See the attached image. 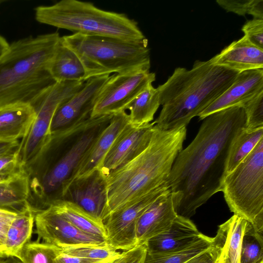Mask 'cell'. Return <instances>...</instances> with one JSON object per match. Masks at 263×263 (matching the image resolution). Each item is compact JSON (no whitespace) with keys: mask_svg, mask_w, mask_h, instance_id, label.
I'll use <instances>...</instances> for the list:
<instances>
[{"mask_svg":"<svg viewBox=\"0 0 263 263\" xmlns=\"http://www.w3.org/2000/svg\"><path fill=\"white\" fill-rule=\"evenodd\" d=\"M245 122L240 106L213 113L203 119L195 138L179 153L166 181L177 215L190 219L221 192L231 144Z\"/></svg>","mask_w":263,"mask_h":263,"instance_id":"obj_1","label":"cell"},{"mask_svg":"<svg viewBox=\"0 0 263 263\" xmlns=\"http://www.w3.org/2000/svg\"><path fill=\"white\" fill-rule=\"evenodd\" d=\"M186 127L161 130L154 126L147 146L137 156L106 177L103 222L111 214L135 203L166 182L183 149Z\"/></svg>","mask_w":263,"mask_h":263,"instance_id":"obj_2","label":"cell"},{"mask_svg":"<svg viewBox=\"0 0 263 263\" xmlns=\"http://www.w3.org/2000/svg\"><path fill=\"white\" fill-rule=\"evenodd\" d=\"M239 72L215 65L211 60L196 61L192 68H175L157 88L162 109L154 125L168 130L186 127L233 82Z\"/></svg>","mask_w":263,"mask_h":263,"instance_id":"obj_3","label":"cell"},{"mask_svg":"<svg viewBox=\"0 0 263 263\" xmlns=\"http://www.w3.org/2000/svg\"><path fill=\"white\" fill-rule=\"evenodd\" d=\"M58 32L14 41L0 58V107L32 105L55 82L49 66L60 41Z\"/></svg>","mask_w":263,"mask_h":263,"instance_id":"obj_4","label":"cell"},{"mask_svg":"<svg viewBox=\"0 0 263 263\" xmlns=\"http://www.w3.org/2000/svg\"><path fill=\"white\" fill-rule=\"evenodd\" d=\"M35 17L40 23L73 33L130 42L147 40L134 20L124 13L102 10L90 2L62 0L51 6H38Z\"/></svg>","mask_w":263,"mask_h":263,"instance_id":"obj_5","label":"cell"},{"mask_svg":"<svg viewBox=\"0 0 263 263\" xmlns=\"http://www.w3.org/2000/svg\"><path fill=\"white\" fill-rule=\"evenodd\" d=\"M61 42L78 57L89 78L148 71L151 67L148 40L130 42L78 33L61 36Z\"/></svg>","mask_w":263,"mask_h":263,"instance_id":"obj_6","label":"cell"},{"mask_svg":"<svg viewBox=\"0 0 263 263\" xmlns=\"http://www.w3.org/2000/svg\"><path fill=\"white\" fill-rule=\"evenodd\" d=\"M221 192L230 211L263 234V138L225 176Z\"/></svg>","mask_w":263,"mask_h":263,"instance_id":"obj_7","label":"cell"},{"mask_svg":"<svg viewBox=\"0 0 263 263\" xmlns=\"http://www.w3.org/2000/svg\"><path fill=\"white\" fill-rule=\"evenodd\" d=\"M84 83L55 82L31 105L35 117L17 151V164L21 170L26 173L40 157L50 140L51 124L56 110L79 90Z\"/></svg>","mask_w":263,"mask_h":263,"instance_id":"obj_8","label":"cell"},{"mask_svg":"<svg viewBox=\"0 0 263 263\" xmlns=\"http://www.w3.org/2000/svg\"><path fill=\"white\" fill-rule=\"evenodd\" d=\"M155 80V73L149 70L110 75L96 98L90 117L126 111L134 99Z\"/></svg>","mask_w":263,"mask_h":263,"instance_id":"obj_9","label":"cell"},{"mask_svg":"<svg viewBox=\"0 0 263 263\" xmlns=\"http://www.w3.org/2000/svg\"><path fill=\"white\" fill-rule=\"evenodd\" d=\"M171 191L167 182L140 200L109 215L104 221L106 242L116 250H128L137 246L136 226L148 208L160 196Z\"/></svg>","mask_w":263,"mask_h":263,"instance_id":"obj_10","label":"cell"},{"mask_svg":"<svg viewBox=\"0 0 263 263\" xmlns=\"http://www.w3.org/2000/svg\"><path fill=\"white\" fill-rule=\"evenodd\" d=\"M128 123L126 111L113 116L108 125L95 137L70 176L63 183L61 187L63 196L73 184L85 180L99 170L116 138Z\"/></svg>","mask_w":263,"mask_h":263,"instance_id":"obj_11","label":"cell"},{"mask_svg":"<svg viewBox=\"0 0 263 263\" xmlns=\"http://www.w3.org/2000/svg\"><path fill=\"white\" fill-rule=\"evenodd\" d=\"M34 222L38 240L62 249L107 244L105 240L80 231L50 207L36 212Z\"/></svg>","mask_w":263,"mask_h":263,"instance_id":"obj_12","label":"cell"},{"mask_svg":"<svg viewBox=\"0 0 263 263\" xmlns=\"http://www.w3.org/2000/svg\"><path fill=\"white\" fill-rule=\"evenodd\" d=\"M154 126V122L138 127L128 123L116 138L98 171L106 177L140 154L149 144Z\"/></svg>","mask_w":263,"mask_h":263,"instance_id":"obj_13","label":"cell"},{"mask_svg":"<svg viewBox=\"0 0 263 263\" xmlns=\"http://www.w3.org/2000/svg\"><path fill=\"white\" fill-rule=\"evenodd\" d=\"M110 76L89 78L79 90L62 103L52 118L51 133L90 117L96 98Z\"/></svg>","mask_w":263,"mask_h":263,"instance_id":"obj_14","label":"cell"},{"mask_svg":"<svg viewBox=\"0 0 263 263\" xmlns=\"http://www.w3.org/2000/svg\"><path fill=\"white\" fill-rule=\"evenodd\" d=\"M263 91V69L239 72L232 84L199 115L203 120L209 115L234 106H240Z\"/></svg>","mask_w":263,"mask_h":263,"instance_id":"obj_15","label":"cell"},{"mask_svg":"<svg viewBox=\"0 0 263 263\" xmlns=\"http://www.w3.org/2000/svg\"><path fill=\"white\" fill-rule=\"evenodd\" d=\"M169 191L158 197L143 213L136 226L137 245L167 230L177 217Z\"/></svg>","mask_w":263,"mask_h":263,"instance_id":"obj_16","label":"cell"},{"mask_svg":"<svg viewBox=\"0 0 263 263\" xmlns=\"http://www.w3.org/2000/svg\"><path fill=\"white\" fill-rule=\"evenodd\" d=\"M248 222L234 214L218 226L211 248L215 263H240L242 240Z\"/></svg>","mask_w":263,"mask_h":263,"instance_id":"obj_17","label":"cell"},{"mask_svg":"<svg viewBox=\"0 0 263 263\" xmlns=\"http://www.w3.org/2000/svg\"><path fill=\"white\" fill-rule=\"evenodd\" d=\"M203 235L190 219L177 216L170 227L145 243L147 252L165 253L183 250Z\"/></svg>","mask_w":263,"mask_h":263,"instance_id":"obj_18","label":"cell"},{"mask_svg":"<svg viewBox=\"0 0 263 263\" xmlns=\"http://www.w3.org/2000/svg\"><path fill=\"white\" fill-rule=\"evenodd\" d=\"M68 193L71 199L69 200L103 221L106 203V177L99 171L85 180L73 184L67 194Z\"/></svg>","mask_w":263,"mask_h":263,"instance_id":"obj_19","label":"cell"},{"mask_svg":"<svg viewBox=\"0 0 263 263\" xmlns=\"http://www.w3.org/2000/svg\"><path fill=\"white\" fill-rule=\"evenodd\" d=\"M211 60L215 65L239 72L263 69V50L254 46L243 35Z\"/></svg>","mask_w":263,"mask_h":263,"instance_id":"obj_20","label":"cell"},{"mask_svg":"<svg viewBox=\"0 0 263 263\" xmlns=\"http://www.w3.org/2000/svg\"><path fill=\"white\" fill-rule=\"evenodd\" d=\"M35 117L29 104L16 103L0 107V141H14L22 139Z\"/></svg>","mask_w":263,"mask_h":263,"instance_id":"obj_21","label":"cell"},{"mask_svg":"<svg viewBox=\"0 0 263 263\" xmlns=\"http://www.w3.org/2000/svg\"><path fill=\"white\" fill-rule=\"evenodd\" d=\"M48 207L83 232L106 241L104 222L93 217L71 201L57 199L51 201Z\"/></svg>","mask_w":263,"mask_h":263,"instance_id":"obj_22","label":"cell"},{"mask_svg":"<svg viewBox=\"0 0 263 263\" xmlns=\"http://www.w3.org/2000/svg\"><path fill=\"white\" fill-rule=\"evenodd\" d=\"M49 72L55 82L86 81L85 70L81 61L61 39L51 61Z\"/></svg>","mask_w":263,"mask_h":263,"instance_id":"obj_23","label":"cell"},{"mask_svg":"<svg viewBox=\"0 0 263 263\" xmlns=\"http://www.w3.org/2000/svg\"><path fill=\"white\" fill-rule=\"evenodd\" d=\"M35 213L31 207L16 214L7 229L1 252L5 257H15L30 241Z\"/></svg>","mask_w":263,"mask_h":263,"instance_id":"obj_24","label":"cell"},{"mask_svg":"<svg viewBox=\"0 0 263 263\" xmlns=\"http://www.w3.org/2000/svg\"><path fill=\"white\" fill-rule=\"evenodd\" d=\"M29 180L27 174L20 171L10 180L0 183V209L15 213L31 207Z\"/></svg>","mask_w":263,"mask_h":263,"instance_id":"obj_25","label":"cell"},{"mask_svg":"<svg viewBox=\"0 0 263 263\" xmlns=\"http://www.w3.org/2000/svg\"><path fill=\"white\" fill-rule=\"evenodd\" d=\"M160 105L157 88L149 83L128 106L129 124L138 127L152 123Z\"/></svg>","mask_w":263,"mask_h":263,"instance_id":"obj_26","label":"cell"},{"mask_svg":"<svg viewBox=\"0 0 263 263\" xmlns=\"http://www.w3.org/2000/svg\"><path fill=\"white\" fill-rule=\"evenodd\" d=\"M262 138L263 127L249 129L243 126L238 130L230 146L226 175L232 171L253 151Z\"/></svg>","mask_w":263,"mask_h":263,"instance_id":"obj_27","label":"cell"},{"mask_svg":"<svg viewBox=\"0 0 263 263\" xmlns=\"http://www.w3.org/2000/svg\"><path fill=\"white\" fill-rule=\"evenodd\" d=\"M212 237L204 234L187 248L176 252L150 253L146 252L143 263H184L211 247Z\"/></svg>","mask_w":263,"mask_h":263,"instance_id":"obj_28","label":"cell"},{"mask_svg":"<svg viewBox=\"0 0 263 263\" xmlns=\"http://www.w3.org/2000/svg\"><path fill=\"white\" fill-rule=\"evenodd\" d=\"M61 248L40 242L30 241L18 252L15 257L23 263H63L60 258Z\"/></svg>","mask_w":263,"mask_h":263,"instance_id":"obj_29","label":"cell"},{"mask_svg":"<svg viewBox=\"0 0 263 263\" xmlns=\"http://www.w3.org/2000/svg\"><path fill=\"white\" fill-rule=\"evenodd\" d=\"M240 263H263V234L248 223L242 238Z\"/></svg>","mask_w":263,"mask_h":263,"instance_id":"obj_30","label":"cell"},{"mask_svg":"<svg viewBox=\"0 0 263 263\" xmlns=\"http://www.w3.org/2000/svg\"><path fill=\"white\" fill-rule=\"evenodd\" d=\"M63 254L107 262L114 260L121 253L107 244L104 245L82 246L61 248Z\"/></svg>","mask_w":263,"mask_h":263,"instance_id":"obj_31","label":"cell"},{"mask_svg":"<svg viewBox=\"0 0 263 263\" xmlns=\"http://www.w3.org/2000/svg\"><path fill=\"white\" fill-rule=\"evenodd\" d=\"M216 3L228 12L243 16L248 14L253 18L263 19L262 0H217Z\"/></svg>","mask_w":263,"mask_h":263,"instance_id":"obj_32","label":"cell"},{"mask_svg":"<svg viewBox=\"0 0 263 263\" xmlns=\"http://www.w3.org/2000/svg\"><path fill=\"white\" fill-rule=\"evenodd\" d=\"M241 107L245 111L246 128L263 127V91L243 103Z\"/></svg>","mask_w":263,"mask_h":263,"instance_id":"obj_33","label":"cell"},{"mask_svg":"<svg viewBox=\"0 0 263 263\" xmlns=\"http://www.w3.org/2000/svg\"><path fill=\"white\" fill-rule=\"evenodd\" d=\"M241 30L250 43L263 50V19L253 18L248 21Z\"/></svg>","mask_w":263,"mask_h":263,"instance_id":"obj_34","label":"cell"},{"mask_svg":"<svg viewBox=\"0 0 263 263\" xmlns=\"http://www.w3.org/2000/svg\"><path fill=\"white\" fill-rule=\"evenodd\" d=\"M147 250L145 245H137L121 253L112 263H143Z\"/></svg>","mask_w":263,"mask_h":263,"instance_id":"obj_35","label":"cell"},{"mask_svg":"<svg viewBox=\"0 0 263 263\" xmlns=\"http://www.w3.org/2000/svg\"><path fill=\"white\" fill-rule=\"evenodd\" d=\"M17 149L14 151L0 156V173L21 170L17 164Z\"/></svg>","mask_w":263,"mask_h":263,"instance_id":"obj_36","label":"cell"},{"mask_svg":"<svg viewBox=\"0 0 263 263\" xmlns=\"http://www.w3.org/2000/svg\"><path fill=\"white\" fill-rule=\"evenodd\" d=\"M211 248L193 257L184 263H215Z\"/></svg>","mask_w":263,"mask_h":263,"instance_id":"obj_37","label":"cell"},{"mask_svg":"<svg viewBox=\"0 0 263 263\" xmlns=\"http://www.w3.org/2000/svg\"><path fill=\"white\" fill-rule=\"evenodd\" d=\"M60 258L63 263H101L103 261L90 259L86 258L71 256L63 254L61 253ZM108 262V261H107Z\"/></svg>","mask_w":263,"mask_h":263,"instance_id":"obj_38","label":"cell"},{"mask_svg":"<svg viewBox=\"0 0 263 263\" xmlns=\"http://www.w3.org/2000/svg\"><path fill=\"white\" fill-rule=\"evenodd\" d=\"M18 140L14 141H0V156L14 151L18 148Z\"/></svg>","mask_w":263,"mask_h":263,"instance_id":"obj_39","label":"cell"},{"mask_svg":"<svg viewBox=\"0 0 263 263\" xmlns=\"http://www.w3.org/2000/svg\"><path fill=\"white\" fill-rule=\"evenodd\" d=\"M16 214L15 213L0 209V222H11Z\"/></svg>","mask_w":263,"mask_h":263,"instance_id":"obj_40","label":"cell"},{"mask_svg":"<svg viewBox=\"0 0 263 263\" xmlns=\"http://www.w3.org/2000/svg\"><path fill=\"white\" fill-rule=\"evenodd\" d=\"M21 171L17 170L0 173V183L10 180Z\"/></svg>","mask_w":263,"mask_h":263,"instance_id":"obj_41","label":"cell"},{"mask_svg":"<svg viewBox=\"0 0 263 263\" xmlns=\"http://www.w3.org/2000/svg\"><path fill=\"white\" fill-rule=\"evenodd\" d=\"M10 223L0 222V253L2 254L1 249L4 243L6 232Z\"/></svg>","mask_w":263,"mask_h":263,"instance_id":"obj_42","label":"cell"},{"mask_svg":"<svg viewBox=\"0 0 263 263\" xmlns=\"http://www.w3.org/2000/svg\"><path fill=\"white\" fill-rule=\"evenodd\" d=\"M9 45L6 39L0 35V58L7 51Z\"/></svg>","mask_w":263,"mask_h":263,"instance_id":"obj_43","label":"cell"},{"mask_svg":"<svg viewBox=\"0 0 263 263\" xmlns=\"http://www.w3.org/2000/svg\"><path fill=\"white\" fill-rule=\"evenodd\" d=\"M0 263H23L16 257L10 256L0 258Z\"/></svg>","mask_w":263,"mask_h":263,"instance_id":"obj_44","label":"cell"},{"mask_svg":"<svg viewBox=\"0 0 263 263\" xmlns=\"http://www.w3.org/2000/svg\"><path fill=\"white\" fill-rule=\"evenodd\" d=\"M5 2V1L4 0H0V5L3 3H4Z\"/></svg>","mask_w":263,"mask_h":263,"instance_id":"obj_45","label":"cell"},{"mask_svg":"<svg viewBox=\"0 0 263 263\" xmlns=\"http://www.w3.org/2000/svg\"><path fill=\"white\" fill-rule=\"evenodd\" d=\"M113 261L114 260L110 261H108V262H101V263H112Z\"/></svg>","mask_w":263,"mask_h":263,"instance_id":"obj_46","label":"cell"}]
</instances>
